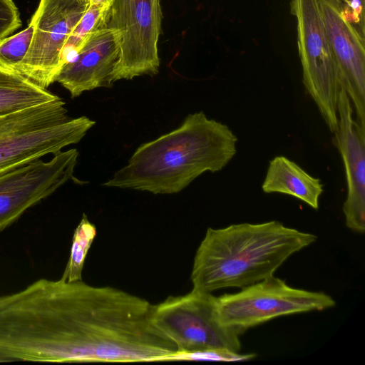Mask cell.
Wrapping results in <instances>:
<instances>
[{
	"label": "cell",
	"instance_id": "cell-1",
	"mask_svg": "<svg viewBox=\"0 0 365 365\" xmlns=\"http://www.w3.org/2000/svg\"><path fill=\"white\" fill-rule=\"evenodd\" d=\"M237 143L227 125L202 111L189 114L176 129L140 145L103 185L177 193L205 172L222 170L235 156Z\"/></svg>",
	"mask_w": 365,
	"mask_h": 365
},
{
	"label": "cell",
	"instance_id": "cell-2",
	"mask_svg": "<svg viewBox=\"0 0 365 365\" xmlns=\"http://www.w3.org/2000/svg\"><path fill=\"white\" fill-rule=\"evenodd\" d=\"M317 239L277 220L209 227L194 257L192 289L212 293L263 280Z\"/></svg>",
	"mask_w": 365,
	"mask_h": 365
},
{
	"label": "cell",
	"instance_id": "cell-3",
	"mask_svg": "<svg viewBox=\"0 0 365 365\" xmlns=\"http://www.w3.org/2000/svg\"><path fill=\"white\" fill-rule=\"evenodd\" d=\"M94 124L70 118L61 98L0 116V173L78 143Z\"/></svg>",
	"mask_w": 365,
	"mask_h": 365
},
{
	"label": "cell",
	"instance_id": "cell-4",
	"mask_svg": "<svg viewBox=\"0 0 365 365\" xmlns=\"http://www.w3.org/2000/svg\"><path fill=\"white\" fill-rule=\"evenodd\" d=\"M335 304V300L323 292L292 287L274 275L238 292L216 297L220 321L240 336L279 317L322 311Z\"/></svg>",
	"mask_w": 365,
	"mask_h": 365
},
{
	"label": "cell",
	"instance_id": "cell-5",
	"mask_svg": "<svg viewBox=\"0 0 365 365\" xmlns=\"http://www.w3.org/2000/svg\"><path fill=\"white\" fill-rule=\"evenodd\" d=\"M153 322L178 346L182 356L230 350L240 352V335L219 319L216 297L210 292L192 289L189 293L168 297L154 304Z\"/></svg>",
	"mask_w": 365,
	"mask_h": 365
},
{
	"label": "cell",
	"instance_id": "cell-6",
	"mask_svg": "<svg viewBox=\"0 0 365 365\" xmlns=\"http://www.w3.org/2000/svg\"><path fill=\"white\" fill-rule=\"evenodd\" d=\"M297 20L302 83L329 131L338 127L337 103L342 79L326 34L318 0H291Z\"/></svg>",
	"mask_w": 365,
	"mask_h": 365
},
{
	"label": "cell",
	"instance_id": "cell-7",
	"mask_svg": "<svg viewBox=\"0 0 365 365\" xmlns=\"http://www.w3.org/2000/svg\"><path fill=\"white\" fill-rule=\"evenodd\" d=\"M160 0H114L107 26L122 33L120 60L113 82L158 73L161 30Z\"/></svg>",
	"mask_w": 365,
	"mask_h": 365
},
{
	"label": "cell",
	"instance_id": "cell-8",
	"mask_svg": "<svg viewBox=\"0 0 365 365\" xmlns=\"http://www.w3.org/2000/svg\"><path fill=\"white\" fill-rule=\"evenodd\" d=\"M88 6L86 0H41L31 18L30 48L16 72L46 89L55 82L63 47Z\"/></svg>",
	"mask_w": 365,
	"mask_h": 365
},
{
	"label": "cell",
	"instance_id": "cell-9",
	"mask_svg": "<svg viewBox=\"0 0 365 365\" xmlns=\"http://www.w3.org/2000/svg\"><path fill=\"white\" fill-rule=\"evenodd\" d=\"M78 151L71 148L0 173V232L72 177Z\"/></svg>",
	"mask_w": 365,
	"mask_h": 365
},
{
	"label": "cell",
	"instance_id": "cell-10",
	"mask_svg": "<svg viewBox=\"0 0 365 365\" xmlns=\"http://www.w3.org/2000/svg\"><path fill=\"white\" fill-rule=\"evenodd\" d=\"M331 51L352 104L355 120L365 131V38L344 16L342 0H318Z\"/></svg>",
	"mask_w": 365,
	"mask_h": 365
},
{
	"label": "cell",
	"instance_id": "cell-11",
	"mask_svg": "<svg viewBox=\"0 0 365 365\" xmlns=\"http://www.w3.org/2000/svg\"><path fill=\"white\" fill-rule=\"evenodd\" d=\"M338 127L334 143L342 158L347 195L342 206L346 226L359 234L365 231V131L354 118L351 100L341 86L337 103Z\"/></svg>",
	"mask_w": 365,
	"mask_h": 365
},
{
	"label": "cell",
	"instance_id": "cell-12",
	"mask_svg": "<svg viewBox=\"0 0 365 365\" xmlns=\"http://www.w3.org/2000/svg\"><path fill=\"white\" fill-rule=\"evenodd\" d=\"M122 33L106 26L89 35L72 60L65 63L55 81L72 98L97 88H110L120 56Z\"/></svg>",
	"mask_w": 365,
	"mask_h": 365
},
{
	"label": "cell",
	"instance_id": "cell-13",
	"mask_svg": "<svg viewBox=\"0 0 365 365\" xmlns=\"http://www.w3.org/2000/svg\"><path fill=\"white\" fill-rule=\"evenodd\" d=\"M262 190L265 193L291 195L317 210L324 185L294 161L279 155L269 162Z\"/></svg>",
	"mask_w": 365,
	"mask_h": 365
},
{
	"label": "cell",
	"instance_id": "cell-14",
	"mask_svg": "<svg viewBox=\"0 0 365 365\" xmlns=\"http://www.w3.org/2000/svg\"><path fill=\"white\" fill-rule=\"evenodd\" d=\"M58 98L19 73L0 66V116Z\"/></svg>",
	"mask_w": 365,
	"mask_h": 365
},
{
	"label": "cell",
	"instance_id": "cell-15",
	"mask_svg": "<svg viewBox=\"0 0 365 365\" xmlns=\"http://www.w3.org/2000/svg\"><path fill=\"white\" fill-rule=\"evenodd\" d=\"M110 10V6L88 5L63 47L61 55L63 66L73 58L89 35L107 26Z\"/></svg>",
	"mask_w": 365,
	"mask_h": 365
},
{
	"label": "cell",
	"instance_id": "cell-16",
	"mask_svg": "<svg viewBox=\"0 0 365 365\" xmlns=\"http://www.w3.org/2000/svg\"><path fill=\"white\" fill-rule=\"evenodd\" d=\"M96 233V226L83 214L74 231L70 256L61 279L66 282L82 279L85 259Z\"/></svg>",
	"mask_w": 365,
	"mask_h": 365
},
{
	"label": "cell",
	"instance_id": "cell-17",
	"mask_svg": "<svg viewBox=\"0 0 365 365\" xmlns=\"http://www.w3.org/2000/svg\"><path fill=\"white\" fill-rule=\"evenodd\" d=\"M34 30V21L18 34L0 40V66L16 71L30 48Z\"/></svg>",
	"mask_w": 365,
	"mask_h": 365
},
{
	"label": "cell",
	"instance_id": "cell-18",
	"mask_svg": "<svg viewBox=\"0 0 365 365\" xmlns=\"http://www.w3.org/2000/svg\"><path fill=\"white\" fill-rule=\"evenodd\" d=\"M21 26L19 12L12 0H0V40Z\"/></svg>",
	"mask_w": 365,
	"mask_h": 365
},
{
	"label": "cell",
	"instance_id": "cell-19",
	"mask_svg": "<svg viewBox=\"0 0 365 365\" xmlns=\"http://www.w3.org/2000/svg\"><path fill=\"white\" fill-rule=\"evenodd\" d=\"M345 6V17L354 26L358 33L365 38V0H342Z\"/></svg>",
	"mask_w": 365,
	"mask_h": 365
},
{
	"label": "cell",
	"instance_id": "cell-20",
	"mask_svg": "<svg viewBox=\"0 0 365 365\" xmlns=\"http://www.w3.org/2000/svg\"><path fill=\"white\" fill-rule=\"evenodd\" d=\"M88 5L111 6L114 0H86Z\"/></svg>",
	"mask_w": 365,
	"mask_h": 365
}]
</instances>
